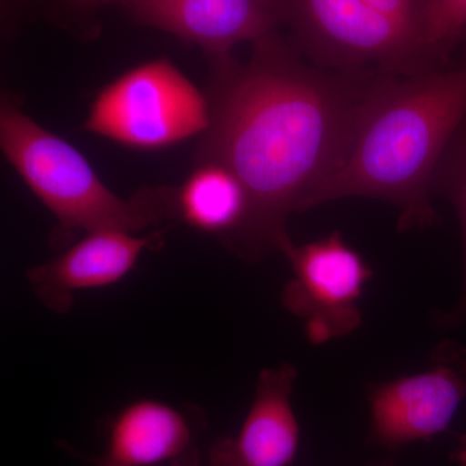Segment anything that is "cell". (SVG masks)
Returning a JSON list of instances; mask_svg holds the SVG:
<instances>
[{"label":"cell","mask_w":466,"mask_h":466,"mask_svg":"<svg viewBox=\"0 0 466 466\" xmlns=\"http://www.w3.org/2000/svg\"><path fill=\"white\" fill-rule=\"evenodd\" d=\"M210 125L200 162H217L247 188L249 218L231 245L245 259L281 251L288 218L333 177L354 144L383 73L327 69L278 32L253 43L245 66L211 61Z\"/></svg>","instance_id":"cell-1"},{"label":"cell","mask_w":466,"mask_h":466,"mask_svg":"<svg viewBox=\"0 0 466 466\" xmlns=\"http://www.w3.org/2000/svg\"><path fill=\"white\" fill-rule=\"evenodd\" d=\"M465 116V66L383 76L348 158L309 198L308 210L343 198H379L400 210V232L438 225L434 173Z\"/></svg>","instance_id":"cell-2"},{"label":"cell","mask_w":466,"mask_h":466,"mask_svg":"<svg viewBox=\"0 0 466 466\" xmlns=\"http://www.w3.org/2000/svg\"><path fill=\"white\" fill-rule=\"evenodd\" d=\"M434 0H274L281 25L309 61L327 69L415 76L444 69L428 39ZM447 69V67H446Z\"/></svg>","instance_id":"cell-3"},{"label":"cell","mask_w":466,"mask_h":466,"mask_svg":"<svg viewBox=\"0 0 466 466\" xmlns=\"http://www.w3.org/2000/svg\"><path fill=\"white\" fill-rule=\"evenodd\" d=\"M0 146L26 186L63 228L135 232L173 217V192L125 200L101 182L90 162L72 144L46 130L15 101L3 100Z\"/></svg>","instance_id":"cell-4"},{"label":"cell","mask_w":466,"mask_h":466,"mask_svg":"<svg viewBox=\"0 0 466 466\" xmlns=\"http://www.w3.org/2000/svg\"><path fill=\"white\" fill-rule=\"evenodd\" d=\"M210 104L167 58L147 61L100 91L86 131L137 149H159L204 134Z\"/></svg>","instance_id":"cell-5"},{"label":"cell","mask_w":466,"mask_h":466,"mask_svg":"<svg viewBox=\"0 0 466 466\" xmlns=\"http://www.w3.org/2000/svg\"><path fill=\"white\" fill-rule=\"evenodd\" d=\"M281 253L293 271L281 302L302 319L309 341L323 345L355 332L363 321L361 299L375 272L342 233L303 245L290 240Z\"/></svg>","instance_id":"cell-6"},{"label":"cell","mask_w":466,"mask_h":466,"mask_svg":"<svg viewBox=\"0 0 466 466\" xmlns=\"http://www.w3.org/2000/svg\"><path fill=\"white\" fill-rule=\"evenodd\" d=\"M370 443L397 450L431 441L452 424L466 400V348L446 339L435 346L424 372L370 383Z\"/></svg>","instance_id":"cell-7"},{"label":"cell","mask_w":466,"mask_h":466,"mask_svg":"<svg viewBox=\"0 0 466 466\" xmlns=\"http://www.w3.org/2000/svg\"><path fill=\"white\" fill-rule=\"evenodd\" d=\"M127 8L140 25L198 46L210 61L231 57L236 46L258 42L281 25L274 0H137Z\"/></svg>","instance_id":"cell-8"},{"label":"cell","mask_w":466,"mask_h":466,"mask_svg":"<svg viewBox=\"0 0 466 466\" xmlns=\"http://www.w3.org/2000/svg\"><path fill=\"white\" fill-rule=\"evenodd\" d=\"M299 372L290 363L259 373L247 419L235 437L208 450V466H290L299 449V424L291 406Z\"/></svg>","instance_id":"cell-9"},{"label":"cell","mask_w":466,"mask_h":466,"mask_svg":"<svg viewBox=\"0 0 466 466\" xmlns=\"http://www.w3.org/2000/svg\"><path fill=\"white\" fill-rule=\"evenodd\" d=\"M155 235L100 229L64 251L57 258L27 269L34 293L50 311L67 312L76 291L99 289L130 274Z\"/></svg>","instance_id":"cell-10"},{"label":"cell","mask_w":466,"mask_h":466,"mask_svg":"<svg viewBox=\"0 0 466 466\" xmlns=\"http://www.w3.org/2000/svg\"><path fill=\"white\" fill-rule=\"evenodd\" d=\"M192 431L186 417L170 404L140 400L113 420L106 458L124 466L177 462L191 449Z\"/></svg>","instance_id":"cell-11"},{"label":"cell","mask_w":466,"mask_h":466,"mask_svg":"<svg viewBox=\"0 0 466 466\" xmlns=\"http://www.w3.org/2000/svg\"><path fill=\"white\" fill-rule=\"evenodd\" d=\"M173 210L192 228L220 236L231 248L249 218L250 200L244 184L229 168L200 162L173 192Z\"/></svg>","instance_id":"cell-12"},{"label":"cell","mask_w":466,"mask_h":466,"mask_svg":"<svg viewBox=\"0 0 466 466\" xmlns=\"http://www.w3.org/2000/svg\"><path fill=\"white\" fill-rule=\"evenodd\" d=\"M433 193L443 196L455 208L461 227L464 249L461 296L455 308L441 314L437 321L444 328L461 327L466 324V116L441 155L434 173Z\"/></svg>","instance_id":"cell-13"},{"label":"cell","mask_w":466,"mask_h":466,"mask_svg":"<svg viewBox=\"0 0 466 466\" xmlns=\"http://www.w3.org/2000/svg\"><path fill=\"white\" fill-rule=\"evenodd\" d=\"M466 27V0H434L429 16L428 39L435 60L449 67L451 55Z\"/></svg>","instance_id":"cell-14"},{"label":"cell","mask_w":466,"mask_h":466,"mask_svg":"<svg viewBox=\"0 0 466 466\" xmlns=\"http://www.w3.org/2000/svg\"><path fill=\"white\" fill-rule=\"evenodd\" d=\"M109 0H56V8L61 17L78 21H88L103 5H108Z\"/></svg>","instance_id":"cell-15"},{"label":"cell","mask_w":466,"mask_h":466,"mask_svg":"<svg viewBox=\"0 0 466 466\" xmlns=\"http://www.w3.org/2000/svg\"><path fill=\"white\" fill-rule=\"evenodd\" d=\"M450 459L459 466H466V433L459 435L458 444L451 452Z\"/></svg>","instance_id":"cell-16"},{"label":"cell","mask_w":466,"mask_h":466,"mask_svg":"<svg viewBox=\"0 0 466 466\" xmlns=\"http://www.w3.org/2000/svg\"><path fill=\"white\" fill-rule=\"evenodd\" d=\"M95 464H96V466H124V465L116 464V462H113L112 460L106 458V456H103V458H100V459H96V461H95Z\"/></svg>","instance_id":"cell-17"},{"label":"cell","mask_w":466,"mask_h":466,"mask_svg":"<svg viewBox=\"0 0 466 466\" xmlns=\"http://www.w3.org/2000/svg\"><path fill=\"white\" fill-rule=\"evenodd\" d=\"M24 2H25V0H3V5L9 11V8H16Z\"/></svg>","instance_id":"cell-18"},{"label":"cell","mask_w":466,"mask_h":466,"mask_svg":"<svg viewBox=\"0 0 466 466\" xmlns=\"http://www.w3.org/2000/svg\"><path fill=\"white\" fill-rule=\"evenodd\" d=\"M135 2H137V0H109V5H122L125 7H128V5H133Z\"/></svg>","instance_id":"cell-19"},{"label":"cell","mask_w":466,"mask_h":466,"mask_svg":"<svg viewBox=\"0 0 466 466\" xmlns=\"http://www.w3.org/2000/svg\"><path fill=\"white\" fill-rule=\"evenodd\" d=\"M370 466H395L394 461L391 459L381 460V461L375 462V464Z\"/></svg>","instance_id":"cell-20"},{"label":"cell","mask_w":466,"mask_h":466,"mask_svg":"<svg viewBox=\"0 0 466 466\" xmlns=\"http://www.w3.org/2000/svg\"><path fill=\"white\" fill-rule=\"evenodd\" d=\"M460 43H462V46H464V64H462V66H466V27L464 33H462L461 41H460Z\"/></svg>","instance_id":"cell-21"}]
</instances>
